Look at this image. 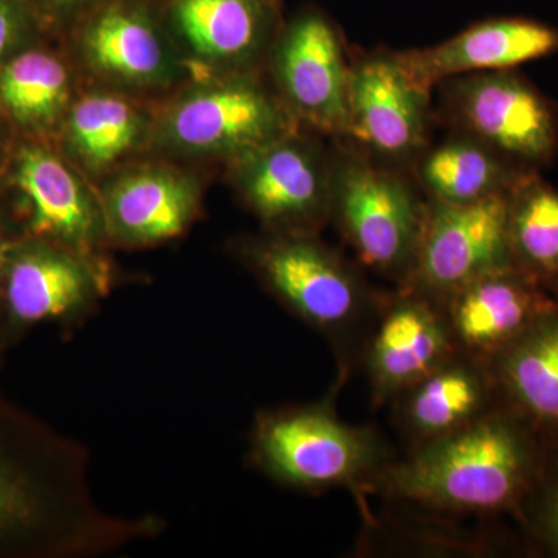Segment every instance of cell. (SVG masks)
I'll return each instance as SVG.
<instances>
[{"instance_id":"cell-1","label":"cell","mask_w":558,"mask_h":558,"mask_svg":"<svg viewBox=\"0 0 558 558\" xmlns=\"http://www.w3.org/2000/svg\"><path fill=\"white\" fill-rule=\"evenodd\" d=\"M165 527L101 509L86 449L0 395V558L100 557Z\"/></svg>"},{"instance_id":"cell-2","label":"cell","mask_w":558,"mask_h":558,"mask_svg":"<svg viewBox=\"0 0 558 558\" xmlns=\"http://www.w3.org/2000/svg\"><path fill=\"white\" fill-rule=\"evenodd\" d=\"M546 440L531 422L499 402L464 428L389 462L376 488L429 509L519 513L545 461Z\"/></svg>"},{"instance_id":"cell-3","label":"cell","mask_w":558,"mask_h":558,"mask_svg":"<svg viewBox=\"0 0 558 558\" xmlns=\"http://www.w3.org/2000/svg\"><path fill=\"white\" fill-rule=\"evenodd\" d=\"M250 461L275 483L311 494L376 488L392 459L374 429L347 424L332 405L319 402L260 411Z\"/></svg>"},{"instance_id":"cell-4","label":"cell","mask_w":558,"mask_h":558,"mask_svg":"<svg viewBox=\"0 0 558 558\" xmlns=\"http://www.w3.org/2000/svg\"><path fill=\"white\" fill-rule=\"evenodd\" d=\"M240 255L279 304L337 347L379 311L359 271L317 234L269 231L242 242Z\"/></svg>"},{"instance_id":"cell-5","label":"cell","mask_w":558,"mask_h":558,"mask_svg":"<svg viewBox=\"0 0 558 558\" xmlns=\"http://www.w3.org/2000/svg\"><path fill=\"white\" fill-rule=\"evenodd\" d=\"M330 220L363 266L409 282L424 230L427 204L407 180L363 159L330 167Z\"/></svg>"},{"instance_id":"cell-6","label":"cell","mask_w":558,"mask_h":558,"mask_svg":"<svg viewBox=\"0 0 558 558\" xmlns=\"http://www.w3.org/2000/svg\"><path fill=\"white\" fill-rule=\"evenodd\" d=\"M106 292L100 260L36 238L13 241L0 269V328L10 347L38 326L75 328Z\"/></svg>"},{"instance_id":"cell-7","label":"cell","mask_w":558,"mask_h":558,"mask_svg":"<svg viewBox=\"0 0 558 558\" xmlns=\"http://www.w3.org/2000/svg\"><path fill=\"white\" fill-rule=\"evenodd\" d=\"M446 105L462 134L537 172L558 150V119L548 98L513 70L444 81Z\"/></svg>"},{"instance_id":"cell-8","label":"cell","mask_w":558,"mask_h":558,"mask_svg":"<svg viewBox=\"0 0 558 558\" xmlns=\"http://www.w3.org/2000/svg\"><path fill=\"white\" fill-rule=\"evenodd\" d=\"M509 196L472 205L428 201L413 271L400 289L442 304L476 278L515 267L509 248Z\"/></svg>"},{"instance_id":"cell-9","label":"cell","mask_w":558,"mask_h":558,"mask_svg":"<svg viewBox=\"0 0 558 558\" xmlns=\"http://www.w3.org/2000/svg\"><path fill=\"white\" fill-rule=\"evenodd\" d=\"M234 175L270 233L317 234L330 220V167L293 134L238 157Z\"/></svg>"},{"instance_id":"cell-10","label":"cell","mask_w":558,"mask_h":558,"mask_svg":"<svg viewBox=\"0 0 558 558\" xmlns=\"http://www.w3.org/2000/svg\"><path fill=\"white\" fill-rule=\"evenodd\" d=\"M429 87L400 53H374L351 65L347 137L387 160L421 154L428 135Z\"/></svg>"},{"instance_id":"cell-11","label":"cell","mask_w":558,"mask_h":558,"mask_svg":"<svg viewBox=\"0 0 558 558\" xmlns=\"http://www.w3.org/2000/svg\"><path fill=\"white\" fill-rule=\"evenodd\" d=\"M163 140L191 154L234 159L292 134L284 109L252 81L234 80L186 95L163 121Z\"/></svg>"},{"instance_id":"cell-12","label":"cell","mask_w":558,"mask_h":558,"mask_svg":"<svg viewBox=\"0 0 558 558\" xmlns=\"http://www.w3.org/2000/svg\"><path fill=\"white\" fill-rule=\"evenodd\" d=\"M369 328L363 360L376 403L392 402L458 352L442 307L413 290L381 301Z\"/></svg>"},{"instance_id":"cell-13","label":"cell","mask_w":558,"mask_h":558,"mask_svg":"<svg viewBox=\"0 0 558 558\" xmlns=\"http://www.w3.org/2000/svg\"><path fill=\"white\" fill-rule=\"evenodd\" d=\"M274 72L295 116L326 134L347 135L351 65L325 16L307 11L290 22L275 47Z\"/></svg>"},{"instance_id":"cell-14","label":"cell","mask_w":558,"mask_h":558,"mask_svg":"<svg viewBox=\"0 0 558 558\" xmlns=\"http://www.w3.org/2000/svg\"><path fill=\"white\" fill-rule=\"evenodd\" d=\"M439 306L458 351L488 362L543 315L557 310L558 300L508 267L476 278Z\"/></svg>"},{"instance_id":"cell-15","label":"cell","mask_w":558,"mask_h":558,"mask_svg":"<svg viewBox=\"0 0 558 558\" xmlns=\"http://www.w3.org/2000/svg\"><path fill=\"white\" fill-rule=\"evenodd\" d=\"M14 182L28 204L27 238L53 242L97 259L106 240L101 204L49 150L28 146L16 160Z\"/></svg>"},{"instance_id":"cell-16","label":"cell","mask_w":558,"mask_h":558,"mask_svg":"<svg viewBox=\"0 0 558 558\" xmlns=\"http://www.w3.org/2000/svg\"><path fill=\"white\" fill-rule=\"evenodd\" d=\"M558 51V28L527 17H497L429 49L400 53L410 72L433 89L436 84L473 73L515 70Z\"/></svg>"},{"instance_id":"cell-17","label":"cell","mask_w":558,"mask_h":558,"mask_svg":"<svg viewBox=\"0 0 558 558\" xmlns=\"http://www.w3.org/2000/svg\"><path fill=\"white\" fill-rule=\"evenodd\" d=\"M100 204L106 240L149 247L190 229L199 209V189L170 168H142L112 180Z\"/></svg>"},{"instance_id":"cell-18","label":"cell","mask_w":558,"mask_h":558,"mask_svg":"<svg viewBox=\"0 0 558 558\" xmlns=\"http://www.w3.org/2000/svg\"><path fill=\"white\" fill-rule=\"evenodd\" d=\"M392 402L400 429L416 447L464 428L501 399L488 363L458 351Z\"/></svg>"},{"instance_id":"cell-19","label":"cell","mask_w":558,"mask_h":558,"mask_svg":"<svg viewBox=\"0 0 558 558\" xmlns=\"http://www.w3.org/2000/svg\"><path fill=\"white\" fill-rule=\"evenodd\" d=\"M487 363L501 402L546 438H558V307Z\"/></svg>"},{"instance_id":"cell-20","label":"cell","mask_w":558,"mask_h":558,"mask_svg":"<svg viewBox=\"0 0 558 558\" xmlns=\"http://www.w3.org/2000/svg\"><path fill=\"white\" fill-rule=\"evenodd\" d=\"M83 49L95 69L132 84H159L172 70L170 51L142 7L113 0L101 7L83 32Z\"/></svg>"},{"instance_id":"cell-21","label":"cell","mask_w":558,"mask_h":558,"mask_svg":"<svg viewBox=\"0 0 558 558\" xmlns=\"http://www.w3.org/2000/svg\"><path fill=\"white\" fill-rule=\"evenodd\" d=\"M534 172L465 134L421 154L417 165L418 182L429 201L446 205L478 204L510 194Z\"/></svg>"},{"instance_id":"cell-22","label":"cell","mask_w":558,"mask_h":558,"mask_svg":"<svg viewBox=\"0 0 558 558\" xmlns=\"http://www.w3.org/2000/svg\"><path fill=\"white\" fill-rule=\"evenodd\" d=\"M266 0H172L171 20L186 44L213 61L252 58L269 33Z\"/></svg>"},{"instance_id":"cell-23","label":"cell","mask_w":558,"mask_h":558,"mask_svg":"<svg viewBox=\"0 0 558 558\" xmlns=\"http://www.w3.org/2000/svg\"><path fill=\"white\" fill-rule=\"evenodd\" d=\"M508 236L515 269L558 300V190L537 172L510 193Z\"/></svg>"},{"instance_id":"cell-24","label":"cell","mask_w":558,"mask_h":558,"mask_svg":"<svg viewBox=\"0 0 558 558\" xmlns=\"http://www.w3.org/2000/svg\"><path fill=\"white\" fill-rule=\"evenodd\" d=\"M142 132L138 110L116 95H87L70 110L65 140L84 168L101 171L116 163Z\"/></svg>"},{"instance_id":"cell-25","label":"cell","mask_w":558,"mask_h":558,"mask_svg":"<svg viewBox=\"0 0 558 558\" xmlns=\"http://www.w3.org/2000/svg\"><path fill=\"white\" fill-rule=\"evenodd\" d=\"M69 73L47 51H25L0 69V105L22 126L43 128L69 100Z\"/></svg>"},{"instance_id":"cell-26","label":"cell","mask_w":558,"mask_h":558,"mask_svg":"<svg viewBox=\"0 0 558 558\" xmlns=\"http://www.w3.org/2000/svg\"><path fill=\"white\" fill-rule=\"evenodd\" d=\"M519 513L539 548L558 557V438L546 447L538 478Z\"/></svg>"},{"instance_id":"cell-27","label":"cell","mask_w":558,"mask_h":558,"mask_svg":"<svg viewBox=\"0 0 558 558\" xmlns=\"http://www.w3.org/2000/svg\"><path fill=\"white\" fill-rule=\"evenodd\" d=\"M25 31V10L20 0H0V61L20 43Z\"/></svg>"},{"instance_id":"cell-28","label":"cell","mask_w":558,"mask_h":558,"mask_svg":"<svg viewBox=\"0 0 558 558\" xmlns=\"http://www.w3.org/2000/svg\"><path fill=\"white\" fill-rule=\"evenodd\" d=\"M92 0H39L40 5L54 13H70V11L83 9Z\"/></svg>"},{"instance_id":"cell-29","label":"cell","mask_w":558,"mask_h":558,"mask_svg":"<svg viewBox=\"0 0 558 558\" xmlns=\"http://www.w3.org/2000/svg\"><path fill=\"white\" fill-rule=\"evenodd\" d=\"M11 242L13 240H9L7 234L3 233L2 227H0V269H2L3 259H5L7 250H9Z\"/></svg>"},{"instance_id":"cell-30","label":"cell","mask_w":558,"mask_h":558,"mask_svg":"<svg viewBox=\"0 0 558 558\" xmlns=\"http://www.w3.org/2000/svg\"><path fill=\"white\" fill-rule=\"evenodd\" d=\"M10 348L5 333H3L2 328H0V366H2L3 360H5L7 352H9Z\"/></svg>"},{"instance_id":"cell-31","label":"cell","mask_w":558,"mask_h":558,"mask_svg":"<svg viewBox=\"0 0 558 558\" xmlns=\"http://www.w3.org/2000/svg\"><path fill=\"white\" fill-rule=\"evenodd\" d=\"M266 2H269V3H271V5H274L275 0H266Z\"/></svg>"}]
</instances>
